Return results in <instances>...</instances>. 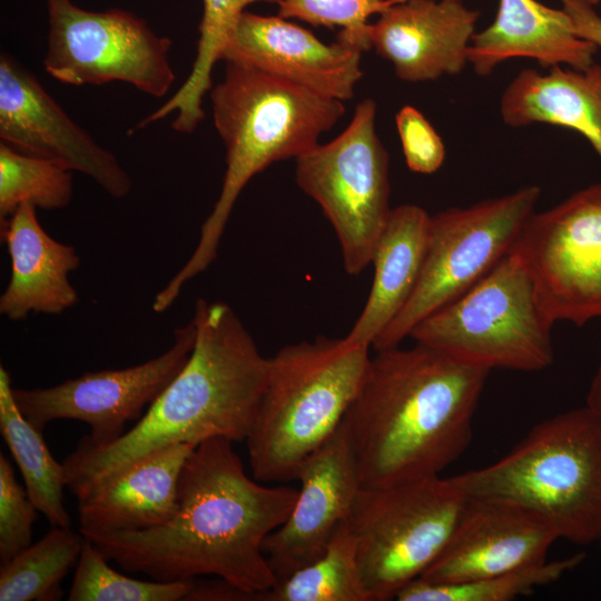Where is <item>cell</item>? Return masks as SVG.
Wrapping results in <instances>:
<instances>
[{"instance_id":"cell-1","label":"cell","mask_w":601,"mask_h":601,"mask_svg":"<svg viewBox=\"0 0 601 601\" xmlns=\"http://www.w3.org/2000/svg\"><path fill=\"white\" fill-rule=\"evenodd\" d=\"M231 441L214 437L188 455L177 509L164 524L142 531H86L109 561L162 581L211 574L256 593L277 579L264 541L288 518L298 490L269 487L248 477Z\"/></svg>"},{"instance_id":"cell-2","label":"cell","mask_w":601,"mask_h":601,"mask_svg":"<svg viewBox=\"0 0 601 601\" xmlns=\"http://www.w3.org/2000/svg\"><path fill=\"white\" fill-rule=\"evenodd\" d=\"M191 354L137 424L104 445L78 443L66 456L67 487L82 499L134 463L169 446L246 440L268 378L269 358L233 308L198 298Z\"/></svg>"},{"instance_id":"cell-3","label":"cell","mask_w":601,"mask_h":601,"mask_svg":"<svg viewBox=\"0 0 601 601\" xmlns=\"http://www.w3.org/2000/svg\"><path fill=\"white\" fill-rule=\"evenodd\" d=\"M489 374L416 342L377 351L344 417L362 487L436 476L455 462Z\"/></svg>"},{"instance_id":"cell-4","label":"cell","mask_w":601,"mask_h":601,"mask_svg":"<svg viewBox=\"0 0 601 601\" xmlns=\"http://www.w3.org/2000/svg\"><path fill=\"white\" fill-rule=\"evenodd\" d=\"M226 66L224 79L210 92L214 124L226 149L221 190L189 259L156 295V313L168 309L184 285L216 259L233 207L248 181L270 164L313 149L345 112L341 100L256 68Z\"/></svg>"},{"instance_id":"cell-5","label":"cell","mask_w":601,"mask_h":601,"mask_svg":"<svg viewBox=\"0 0 601 601\" xmlns=\"http://www.w3.org/2000/svg\"><path fill=\"white\" fill-rule=\"evenodd\" d=\"M371 346L317 336L282 347L246 439L259 482L297 479L304 461L343 422L365 380Z\"/></svg>"},{"instance_id":"cell-6","label":"cell","mask_w":601,"mask_h":601,"mask_svg":"<svg viewBox=\"0 0 601 601\" xmlns=\"http://www.w3.org/2000/svg\"><path fill=\"white\" fill-rule=\"evenodd\" d=\"M451 480L469 499L534 512L560 539H601V424L587 405L544 420L497 461Z\"/></svg>"},{"instance_id":"cell-7","label":"cell","mask_w":601,"mask_h":601,"mask_svg":"<svg viewBox=\"0 0 601 601\" xmlns=\"http://www.w3.org/2000/svg\"><path fill=\"white\" fill-rule=\"evenodd\" d=\"M553 324L510 252L467 292L418 323L410 337L490 372H538L553 362Z\"/></svg>"},{"instance_id":"cell-8","label":"cell","mask_w":601,"mask_h":601,"mask_svg":"<svg viewBox=\"0 0 601 601\" xmlns=\"http://www.w3.org/2000/svg\"><path fill=\"white\" fill-rule=\"evenodd\" d=\"M467 497L451 477L361 487L349 516L368 601H387L420 578L446 545Z\"/></svg>"},{"instance_id":"cell-9","label":"cell","mask_w":601,"mask_h":601,"mask_svg":"<svg viewBox=\"0 0 601 601\" xmlns=\"http://www.w3.org/2000/svg\"><path fill=\"white\" fill-rule=\"evenodd\" d=\"M540 196L541 188L529 185L501 197L431 216L415 289L372 347L377 352L400 346L418 323L487 275L511 252L535 213Z\"/></svg>"},{"instance_id":"cell-10","label":"cell","mask_w":601,"mask_h":601,"mask_svg":"<svg viewBox=\"0 0 601 601\" xmlns=\"http://www.w3.org/2000/svg\"><path fill=\"white\" fill-rule=\"evenodd\" d=\"M375 118L376 104L361 101L343 132L296 158V183L333 226L349 275L371 264L392 209L388 156Z\"/></svg>"},{"instance_id":"cell-11","label":"cell","mask_w":601,"mask_h":601,"mask_svg":"<svg viewBox=\"0 0 601 601\" xmlns=\"http://www.w3.org/2000/svg\"><path fill=\"white\" fill-rule=\"evenodd\" d=\"M46 71L71 86L122 81L152 97L175 82L171 40L120 9L89 11L71 0H47Z\"/></svg>"},{"instance_id":"cell-12","label":"cell","mask_w":601,"mask_h":601,"mask_svg":"<svg viewBox=\"0 0 601 601\" xmlns=\"http://www.w3.org/2000/svg\"><path fill=\"white\" fill-rule=\"evenodd\" d=\"M513 253L550 319L583 325L601 318V184L534 213Z\"/></svg>"},{"instance_id":"cell-13","label":"cell","mask_w":601,"mask_h":601,"mask_svg":"<svg viewBox=\"0 0 601 601\" xmlns=\"http://www.w3.org/2000/svg\"><path fill=\"white\" fill-rule=\"evenodd\" d=\"M196 341L193 321L174 331L171 346L139 365L88 372L46 388H12L23 416L42 431L56 420H75L89 425L79 442L104 445L125 433V425L141 417L187 363Z\"/></svg>"},{"instance_id":"cell-14","label":"cell","mask_w":601,"mask_h":601,"mask_svg":"<svg viewBox=\"0 0 601 601\" xmlns=\"http://www.w3.org/2000/svg\"><path fill=\"white\" fill-rule=\"evenodd\" d=\"M0 138L12 148L53 160L122 198L131 179L118 159L78 126L14 58H0Z\"/></svg>"},{"instance_id":"cell-15","label":"cell","mask_w":601,"mask_h":601,"mask_svg":"<svg viewBox=\"0 0 601 601\" xmlns=\"http://www.w3.org/2000/svg\"><path fill=\"white\" fill-rule=\"evenodd\" d=\"M296 480L300 489L290 514L264 541L277 582L324 553L336 529L348 519L362 487L344 420L304 461Z\"/></svg>"},{"instance_id":"cell-16","label":"cell","mask_w":601,"mask_h":601,"mask_svg":"<svg viewBox=\"0 0 601 601\" xmlns=\"http://www.w3.org/2000/svg\"><path fill=\"white\" fill-rule=\"evenodd\" d=\"M553 526L518 504L469 499L441 554L420 577L437 583L484 579L546 560Z\"/></svg>"},{"instance_id":"cell-17","label":"cell","mask_w":601,"mask_h":601,"mask_svg":"<svg viewBox=\"0 0 601 601\" xmlns=\"http://www.w3.org/2000/svg\"><path fill=\"white\" fill-rule=\"evenodd\" d=\"M363 50L337 38L326 45L279 16L245 11L224 50L226 62L256 68L321 96L345 101L362 78Z\"/></svg>"},{"instance_id":"cell-18","label":"cell","mask_w":601,"mask_h":601,"mask_svg":"<svg viewBox=\"0 0 601 601\" xmlns=\"http://www.w3.org/2000/svg\"><path fill=\"white\" fill-rule=\"evenodd\" d=\"M480 12L462 0H400L370 24L371 49L408 82L464 70Z\"/></svg>"},{"instance_id":"cell-19","label":"cell","mask_w":601,"mask_h":601,"mask_svg":"<svg viewBox=\"0 0 601 601\" xmlns=\"http://www.w3.org/2000/svg\"><path fill=\"white\" fill-rule=\"evenodd\" d=\"M36 209L23 204L0 221L11 266L9 283L0 296V313L14 322L30 313L59 315L79 299L69 275L79 267L80 257L73 246L47 234Z\"/></svg>"},{"instance_id":"cell-20","label":"cell","mask_w":601,"mask_h":601,"mask_svg":"<svg viewBox=\"0 0 601 601\" xmlns=\"http://www.w3.org/2000/svg\"><path fill=\"white\" fill-rule=\"evenodd\" d=\"M598 48L581 38L570 16L536 0H499L493 22L475 32L467 50L469 65L477 76H490L513 58L536 60L542 67L584 69Z\"/></svg>"},{"instance_id":"cell-21","label":"cell","mask_w":601,"mask_h":601,"mask_svg":"<svg viewBox=\"0 0 601 601\" xmlns=\"http://www.w3.org/2000/svg\"><path fill=\"white\" fill-rule=\"evenodd\" d=\"M189 443L151 454L78 500L80 532L142 531L166 523L176 512L178 483Z\"/></svg>"},{"instance_id":"cell-22","label":"cell","mask_w":601,"mask_h":601,"mask_svg":"<svg viewBox=\"0 0 601 601\" xmlns=\"http://www.w3.org/2000/svg\"><path fill=\"white\" fill-rule=\"evenodd\" d=\"M500 114L513 128L546 124L573 130L601 161V65L556 66L545 73L523 69L503 91Z\"/></svg>"},{"instance_id":"cell-23","label":"cell","mask_w":601,"mask_h":601,"mask_svg":"<svg viewBox=\"0 0 601 601\" xmlns=\"http://www.w3.org/2000/svg\"><path fill=\"white\" fill-rule=\"evenodd\" d=\"M431 215L417 205L392 208L372 256L373 284L361 315L345 336L372 347L394 321L417 284Z\"/></svg>"},{"instance_id":"cell-24","label":"cell","mask_w":601,"mask_h":601,"mask_svg":"<svg viewBox=\"0 0 601 601\" xmlns=\"http://www.w3.org/2000/svg\"><path fill=\"white\" fill-rule=\"evenodd\" d=\"M11 378L0 366V432L24 481L29 499L51 526L68 528L71 519L63 505L66 471L49 451L42 431L20 412Z\"/></svg>"},{"instance_id":"cell-25","label":"cell","mask_w":601,"mask_h":601,"mask_svg":"<svg viewBox=\"0 0 601 601\" xmlns=\"http://www.w3.org/2000/svg\"><path fill=\"white\" fill-rule=\"evenodd\" d=\"M276 3L278 0H203L197 53L185 82L159 108L144 118L137 128L159 121L176 112L174 130L193 132L205 118L203 99L211 88L215 63L223 59L224 50L245 12L252 3Z\"/></svg>"},{"instance_id":"cell-26","label":"cell","mask_w":601,"mask_h":601,"mask_svg":"<svg viewBox=\"0 0 601 601\" xmlns=\"http://www.w3.org/2000/svg\"><path fill=\"white\" fill-rule=\"evenodd\" d=\"M256 601H368L348 521L339 524L319 558L257 592Z\"/></svg>"},{"instance_id":"cell-27","label":"cell","mask_w":601,"mask_h":601,"mask_svg":"<svg viewBox=\"0 0 601 601\" xmlns=\"http://www.w3.org/2000/svg\"><path fill=\"white\" fill-rule=\"evenodd\" d=\"M85 536L70 526L47 534L0 566V601L61 599V581L77 565Z\"/></svg>"},{"instance_id":"cell-28","label":"cell","mask_w":601,"mask_h":601,"mask_svg":"<svg viewBox=\"0 0 601 601\" xmlns=\"http://www.w3.org/2000/svg\"><path fill=\"white\" fill-rule=\"evenodd\" d=\"M585 555L543 561L511 572L456 583L430 582L417 578L396 597L400 601H509L531 594L536 588L560 580L580 565Z\"/></svg>"},{"instance_id":"cell-29","label":"cell","mask_w":601,"mask_h":601,"mask_svg":"<svg viewBox=\"0 0 601 601\" xmlns=\"http://www.w3.org/2000/svg\"><path fill=\"white\" fill-rule=\"evenodd\" d=\"M72 197V171L38 156L0 145V221L28 204L43 210L61 209Z\"/></svg>"},{"instance_id":"cell-30","label":"cell","mask_w":601,"mask_h":601,"mask_svg":"<svg viewBox=\"0 0 601 601\" xmlns=\"http://www.w3.org/2000/svg\"><path fill=\"white\" fill-rule=\"evenodd\" d=\"M98 546L85 536L68 593L69 601L186 600L195 580L162 582L127 577L108 564Z\"/></svg>"},{"instance_id":"cell-31","label":"cell","mask_w":601,"mask_h":601,"mask_svg":"<svg viewBox=\"0 0 601 601\" xmlns=\"http://www.w3.org/2000/svg\"><path fill=\"white\" fill-rule=\"evenodd\" d=\"M400 0H278V16L298 19L314 27H339L337 38L371 49L368 39L373 14Z\"/></svg>"},{"instance_id":"cell-32","label":"cell","mask_w":601,"mask_h":601,"mask_svg":"<svg viewBox=\"0 0 601 601\" xmlns=\"http://www.w3.org/2000/svg\"><path fill=\"white\" fill-rule=\"evenodd\" d=\"M36 506L18 483L9 460L0 454V560L10 561L31 544Z\"/></svg>"},{"instance_id":"cell-33","label":"cell","mask_w":601,"mask_h":601,"mask_svg":"<svg viewBox=\"0 0 601 601\" xmlns=\"http://www.w3.org/2000/svg\"><path fill=\"white\" fill-rule=\"evenodd\" d=\"M407 167L417 174L437 171L445 160V145L425 116L415 107H402L395 117Z\"/></svg>"},{"instance_id":"cell-34","label":"cell","mask_w":601,"mask_h":601,"mask_svg":"<svg viewBox=\"0 0 601 601\" xmlns=\"http://www.w3.org/2000/svg\"><path fill=\"white\" fill-rule=\"evenodd\" d=\"M563 10L570 16L575 32L601 49V16L593 6L582 0H562Z\"/></svg>"},{"instance_id":"cell-35","label":"cell","mask_w":601,"mask_h":601,"mask_svg":"<svg viewBox=\"0 0 601 601\" xmlns=\"http://www.w3.org/2000/svg\"><path fill=\"white\" fill-rule=\"evenodd\" d=\"M601 424V365L589 387L587 404Z\"/></svg>"},{"instance_id":"cell-36","label":"cell","mask_w":601,"mask_h":601,"mask_svg":"<svg viewBox=\"0 0 601 601\" xmlns=\"http://www.w3.org/2000/svg\"><path fill=\"white\" fill-rule=\"evenodd\" d=\"M591 6H597V4H600L601 3V0H582Z\"/></svg>"},{"instance_id":"cell-37","label":"cell","mask_w":601,"mask_h":601,"mask_svg":"<svg viewBox=\"0 0 601 601\" xmlns=\"http://www.w3.org/2000/svg\"><path fill=\"white\" fill-rule=\"evenodd\" d=\"M600 544H601V539L599 540Z\"/></svg>"}]
</instances>
